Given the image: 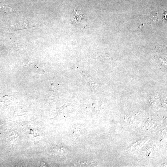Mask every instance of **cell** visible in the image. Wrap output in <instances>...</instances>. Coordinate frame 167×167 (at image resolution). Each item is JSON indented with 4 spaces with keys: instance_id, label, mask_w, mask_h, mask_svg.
I'll use <instances>...</instances> for the list:
<instances>
[{
    "instance_id": "cell-1",
    "label": "cell",
    "mask_w": 167,
    "mask_h": 167,
    "mask_svg": "<svg viewBox=\"0 0 167 167\" xmlns=\"http://www.w3.org/2000/svg\"><path fill=\"white\" fill-rule=\"evenodd\" d=\"M7 9L4 6H0V10L6 12L7 11Z\"/></svg>"
}]
</instances>
